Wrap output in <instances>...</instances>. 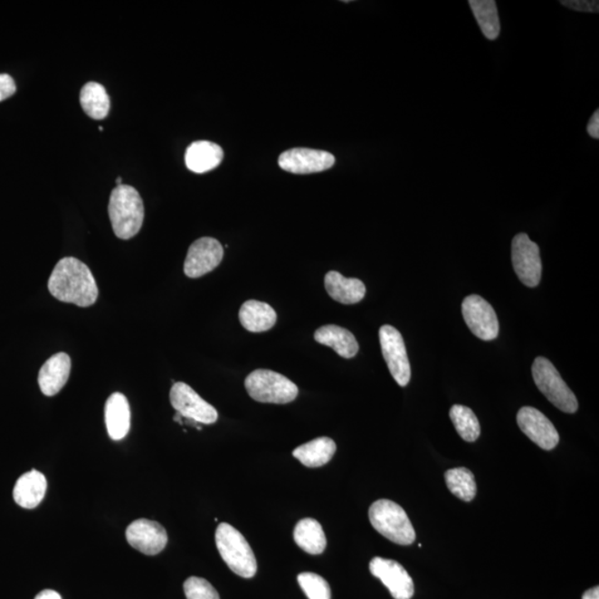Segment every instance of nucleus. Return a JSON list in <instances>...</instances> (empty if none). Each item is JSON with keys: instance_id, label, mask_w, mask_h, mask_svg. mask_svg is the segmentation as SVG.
Listing matches in <instances>:
<instances>
[{"instance_id": "obj_1", "label": "nucleus", "mask_w": 599, "mask_h": 599, "mask_svg": "<svg viewBox=\"0 0 599 599\" xmlns=\"http://www.w3.org/2000/svg\"><path fill=\"white\" fill-rule=\"evenodd\" d=\"M49 292L59 301L88 308L98 299V287L90 269L76 258H63L48 280Z\"/></svg>"}, {"instance_id": "obj_2", "label": "nucleus", "mask_w": 599, "mask_h": 599, "mask_svg": "<svg viewBox=\"0 0 599 599\" xmlns=\"http://www.w3.org/2000/svg\"><path fill=\"white\" fill-rule=\"evenodd\" d=\"M108 211L117 238L129 240L139 233L144 223L145 207L134 186L117 185L112 190Z\"/></svg>"}, {"instance_id": "obj_3", "label": "nucleus", "mask_w": 599, "mask_h": 599, "mask_svg": "<svg viewBox=\"0 0 599 599\" xmlns=\"http://www.w3.org/2000/svg\"><path fill=\"white\" fill-rule=\"evenodd\" d=\"M215 544L228 567L237 575L252 578L258 572L257 559L247 539L228 523H220Z\"/></svg>"}, {"instance_id": "obj_4", "label": "nucleus", "mask_w": 599, "mask_h": 599, "mask_svg": "<svg viewBox=\"0 0 599 599\" xmlns=\"http://www.w3.org/2000/svg\"><path fill=\"white\" fill-rule=\"evenodd\" d=\"M369 518L372 527L389 541L411 545L415 541V530L405 510L390 499L376 500L371 505Z\"/></svg>"}, {"instance_id": "obj_5", "label": "nucleus", "mask_w": 599, "mask_h": 599, "mask_svg": "<svg viewBox=\"0 0 599 599\" xmlns=\"http://www.w3.org/2000/svg\"><path fill=\"white\" fill-rule=\"evenodd\" d=\"M245 389L261 404H287L297 399L299 389L288 377L270 370H255L247 376Z\"/></svg>"}, {"instance_id": "obj_6", "label": "nucleus", "mask_w": 599, "mask_h": 599, "mask_svg": "<svg viewBox=\"0 0 599 599\" xmlns=\"http://www.w3.org/2000/svg\"><path fill=\"white\" fill-rule=\"evenodd\" d=\"M532 375L538 390L553 405L565 414H575L578 410L576 396L562 379L551 361L543 357L535 358Z\"/></svg>"}, {"instance_id": "obj_7", "label": "nucleus", "mask_w": 599, "mask_h": 599, "mask_svg": "<svg viewBox=\"0 0 599 599\" xmlns=\"http://www.w3.org/2000/svg\"><path fill=\"white\" fill-rule=\"evenodd\" d=\"M512 262L520 282L529 288L538 286L542 278V260L539 247L527 233L515 235L512 242Z\"/></svg>"}, {"instance_id": "obj_8", "label": "nucleus", "mask_w": 599, "mask_h": 599, "mask_svg": "<svg viewBox=\"0 0 599 599\" xmlns=\"http://www.w3.org/2000/svg\"><path fill=\"white\" fill-rule=\"evenodd\" d=\"M170 402L181 416L195 423L214 424L218 420L217 410L184 382L175 383Z\"/></svg>"}, {"instance_id": "obj_9", "label": "nucleus", "mask_w": 599, "mask_h": 599, "mask_svg": "<svg viewBox=\"0 0 599 599\" xmlns=\"http://www.w3.org/2000/svg\"><path fill=\"white\" fill-rule=\"evenodd\" d=\"M379 337L382 355L385 357L393 379L400 386H406L411 380V366L404 337L392 326H383L380 328Z\"/></svg>"}, {"instance_id": "obj_10", "label": "nucleus", "mask_w": 599, "mask_h": 599, "mask_svg": "<svg viewBox=\"0 0 599 599\" xmlns=\"http://www.w3.org/2000/svg\"><path fill=\"white\" fill-rule=\"evenodd\" d=\"M465 323L475 337L483 341H492L498 338L499 324L498 316L490 304L482 297L469 296L461 304Z\"/></svg>"}, {"instance_id": "obj_11", "label": "nucleus", "mask_w": 599, "mask_h": 599, "mask_svg": "<svg viewBox=\"0 0 599 599\" xmlns=\"http://www.w3.org/2000/svg\"><path fill=\"white\" fill-rule=\"evenodd\" d=\"M223 247L217 239L204 237L190 245L185 261V273L189 278H200L214 271L223 261Z\"/></svg>"}, {"instance_id": "obj_12", "label": "nucleus", "mask_w": 599, "mask_h": 599, "mask_svg": "<svg viewBox=\"0 0 599 599\" xmlns=\"http://www.w3.org/2000/svg\"><path fill=\"white\" fill-rule=\"evenodd\" d=\"M336 164L330 152L310 148H293L283 152L279 158L280 168L294 175L321 173Z\"/></svg>"}, {"instance_id": "obj_13", "label": "nucleus", "mask_w": 599, "mask_h": 599, "mask_svg": "<svg viewBox=\"0 0 599 599\" xmlns=\"http://www.w3.org/2000/svg\"><path fill=\"white\" fill-rule=\"evenodd\" d=\"M372 575L379 578L395 599H411L414 595V583L400 563L375 557L370 563Z\"/></svg>"}, {"instance_id": "obj_14", "label": "nucleus", "mask_w": 599, "mask_h": 599, "mask_svg": "<svg viewBox=\"0 0 599 599\" xmlns=\"http://www.w3.org/2000/svg\"><path fill=\"white\" fill-rule=\"evenodd\" d=\"M518 424L530 441L545 451L556 448L559 434L552 422L541 411L524 406L518 411Z\"/></svg>"}, {"instance_id": "obj_15", "label": "nucleus", "mask_w": 599, "mask_h": 599, "mask_svg": "<svg viewBox=\"0 0 599 599\" xmlns=\"http://www.w3.org/2000/svg\"><path fill=\"white\" fill-rule=\"evenodd\" d=\"M128 543L142 554L154 555L164 551L168 543V535L162 525L155 520L137 519L126 530Z\"/></svg>"}, {"instance_id": "obj_16", "label": "nucleus", "mask_w": 599, "mask_h": 599, "mask_svg": "<svg viewBox=\"0 0 599 599\" xmlns=\"http://www.w3.org/2000/svg\"><path fill=\"white\" fill-rule=\"evenodd\" d=\"M71 357L67 353H57L45 362L38 376V385L46 396L56 395L70 379Z\"/></svg>"}, {"instance_id": "obj_17", "label": "nucleus", "mask_w": 599, "mask_h": 599, "mask_svg": "<svg viewBox=\"0 0 599 599\" xmlns=\"http://www.w3.org/2000/svg\"><path fill=\"white\" fill-rule=\"evenodd\" d=\"M223 159V150L214 142L195 141L185 151L186 168L195 174H205L217 168Z\"/></svg>"}, {"instance_id": "obj_18", "label": "nucleus", "mask_w": 599, "mask_h": 599, "mask_svg": "<svg viewBox=\"0 0 599 599\" xmlns=\"http://www.w3.org/2000/svg\"><path fill=\"white\" fill-rule=\"evenodd\" d=\"M130 406L121 393H114L106 402L105 421L108 434L114 441L125 439L130 430Z\"/></svg>"}, {"instance_id": "obj_19", "label": "nucleus", "mask_w": 599, "mask_h": 599, "mask_svg": "<svg viewBox=\"0 0 599 599\" xmlns=\"http://www.w3.org/2000/svg\"><path fill=\"white\" fill-rule=\"evenodd\" d=\"M47 480L45 475L32 470L18 479L14 488V499L19 507L32 509L38 507L45 498Z\"/></svg>"}, {"instance_id": "obj_20", "label": "nucleus", "mask_w": 599, "mask_h": 599, "mask_svg": "<svg viewBox=\"0 0 599 599\" xmlns=\"http://www.w3.org/2000/svg\"><path fill=\"white\" fill-rule=\"evenodd\" d=\"M327 292L336 301L356 304L366 297V288L361 280L343 277L341 273L330 271L324 278Z\"/></svg>"}, {"instance_id": "obj_21", "label": "nucleus", "mask_w": 599, "mask_h": 599, "mask_svg": "<svg viewBox=\"0 0 599 599\" xmlns=\"http://www.w3.org/2000/svg\"><path fill=\"white\" fill-rule=\"evenodd\" d=\"M239 319L245 330L260 333L274 327L277 322V313L268 303L249 300L240 309Z\"/></svg>"}, {"instance_id": "obj_22", "label": "nucleus", "mask_w": 599, "mask_h": 599, "mask_svg": "<svg viewBox=\"0 0 599 599\" xmlns=\"http://www.w3.org/2000/svg\"><path fill=\"white\" fill-rule=\"evenodd\" d=\"M314 340L322 346L330 347L338 356L352 358L357 355L358 343L355 336L345 328L338 326H324L314 333Z\"/></svg>"}, {"instance_id": "obj_23", "label": "nucleus", "mask_w": 599, "mask_h": 599, "mask_svg": "<svg viewBox=\"0 0 599 599\" xmlns=\"http://www.w3.org/2000/svg\"><path fill=\"white\" fill-rule=\"evenodd\" d=\"M336 442L330 438H319L299 446L293 451L294 458L298 459L308 468H321L331 461L336 454Z\"/></svg>"}, {"instance_id": "obj_24", "label": "nucleus", "mask_w": 599, "mask_h": 599, "mask_svg": "<svg viewBox=\"0 0 599 599\" xmlns=\"http://www.w3.org/2000/svg\"><path fill=\"white\" fill-rule=\"evenodd\" d=\"M294 541L304 552L319 555L327 547V537L321 524L313 518L300 520L293 532Z\"/></svg>"}, {"instance_id": "obj_25", "label": "nucleus", "mask_w": 599, "mask_h": 599, "mask_svg": "<svg viewBox=\"0 0 599 599\" xmlns=\"http://www.w3.org/2000/svg\"><path fill=\"white\" fill-rule=\"evenodd\" d=\"M81 105L92 119L101 120L109 114L110 98L106 88L98 82H88L81 91Z\"/></svg>"}, {"instance_id": "obj_26", "label": "nucleus", "mask_w": 599, "mask_h": 599, "mask_svg": "<svg viewBox=\"0 0 599 599\" xmlns=\"http://www.w3.org/2000/svg\"><path fill=\"white\" fill-rule=\"evenodd\" d=\"M469 4L483 35L489 41L498 39L500 33V24L498 5L494 0H470Z\"/></svg>"}, {"instance_id": "obj_27", "label": "nucleus", "mask_w": 599, "mask_h": 599, "mask_svg": "<svg viewBox=\"0 0 599 599\" xmlns=\"http://www.w3.org/2000/svg\"><path fill=\"white\" fill-rule=\"evenodd\" d=\"M445 482L451 493L464 502H471L476 495L474 474L465 468L449 470L445 473Z\"/></svg>"}, {"instance_id": "obj_28", "label": "nucleus", "mask_w": 599, "mask_h": 599, "mask_svg": "<svg viewBox=\"0 0 599 599\" xmlns=\"http://www.w3.org/2000/svg\"><path fill=\"white\" fill-rule=\"evenodd\" d=\"M450 417L461 439L472 443L480 438V422L470 407L453 405L450 411Z\"/></svg>"}, {"instance_id": "obj_29", "label": "nucleus", "mask_w": 599, "mask_h": 599, "mask_svg": "<svg viewBox=\"0 0 599 599\" xmlns=\"http://www.w3.org/2000/svg\"><path fill=\"white\" fill-rule=\"evenodd\" d=\"M298 582L309 599H331L330 585L318 574L301 573Z\"/></svg>"}, {"instance_id": "obj_30", "label": "nucleus", "mask_w": 599, "mask_h": 599, "mask_svg": "<svg viewBox=\"0 0 599 599\" xmlns=\"http://www.w3.org/2000/svg\"><path fill=\"white\" fill-rule=\"evenodd\" d=\"M186 599H220L219 594L208 581L200 577H190L184 584Z\"/></svg>"}, {"instance_id": "obj_31", "label": "nucleus", "mask_w": 599, "mask_h": 599, "mask_svg": "<svg viewBox=\"0 0 599 599\" xmlns=\"http://www.w3.org/2000/svg\"><path fill=\"white\" fill-rule=\"evenodd\" d=\"M563 6L573 11L583 13H598L599 3L597 0H562Z\"/></svg>"}, {"instance_id": "obj_32", "label": "nucleus", "mask_w": 599, "mask_h": 599, "mask_svg": "<svg viewBox=\"0 0 599 599\" xmlns=\"http://www.w3.org/2000/svg\"><path fill=\"white\" fill-rule=\"evenodd\" d=\"M14 92H16V85H14L13 78L7 73H2L0 75V101L12 97Z\"/></svg>"}, {"instance_id": "obj_33", "label": "nucleus", "mask_w": 599, "mask_h": 599, "mask_svg": "<svg viewBox=\"0 0 599 599\" xmlns=\"http://www.w3.org/2000/svg\"><path fill=\"white\" fill-rule=\"evenodd\" d=\"M587 131L589 136L594 139L599 138V111L596 110L594 112L591 120H589L587 125Z\"/></svg>"}, {"instance_id": "obj_34", "label": "nucleus", "mask_w": 599, "mask_h": 599, "mask_svg": "<svg viewBox=\"0 0 599 599\" xmlns=\"http://www.w3.org/2000/svg\"><path fill=\"white\" fill-rule=\"evenodd\" d=\"M35 599H62L61 595L55 591H52V589H46V591H43L38 594Z\"/></svg>"}, {"instance_id": "obj_35", "label": "nucleus", "mask_w": 599, "mask_h": 599, "mask_svg": "<svg viewBox=\"0 0 599 599\" xmlns=\"http://www.w3.org/2000/svg\"><path fill=\"white\" fill-rule=\"evenodd\" d=\"M582 599H599V587L588 589L587 592L584 593Z\"/></svg>"}, {"instance_id": "obj_36", "label": "nucleus", "mask_w": 599, "mask_h": 599, "mask_svg": "<svg viewBox=\"0 0 599 599\" xmlns=\"http://www.w3.org/2000/svg\"><path fill=\"white\" fill-rule=\"evenodd\" d=\"M116 183H117L118 185H122V178H121V176H118V178H117V180H116Z\"/></svg>"}, {"instance_id": "obj_37", "label": "nucleus", "mask_w": 599, "mask_h": 599, "mask_svg": "<svg viewBox=\"0 0 599 599\" xmlns=\"http://www.w3.org/2000/svg\"><path fill=\"white\" fill-rule=\"evenodd\" d=\"M100 131H104V128L100 127Z\"/></svg>"}]
</instances>
